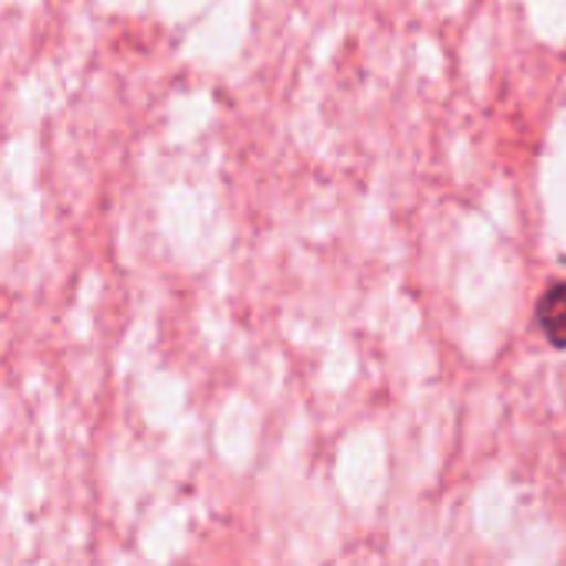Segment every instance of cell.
I'll use <instances>...</instances> for the list:
<instances>
[{
  "mask_svg": "<svg viewBox=\"0 0 566 566\" xmlns=\"http://www.w3.org/2000/svg\"><path fill=\"white\" fill-rule=\"evenodd\" d=\"M533 317H536V327L546 337V344L556 350H566V280L539 297Z\"/></svg>",
  "mask_w": 566,
  "mask_h": 566,
  "instance_id": "1",
  "label": "cell"
}]
</instances>
